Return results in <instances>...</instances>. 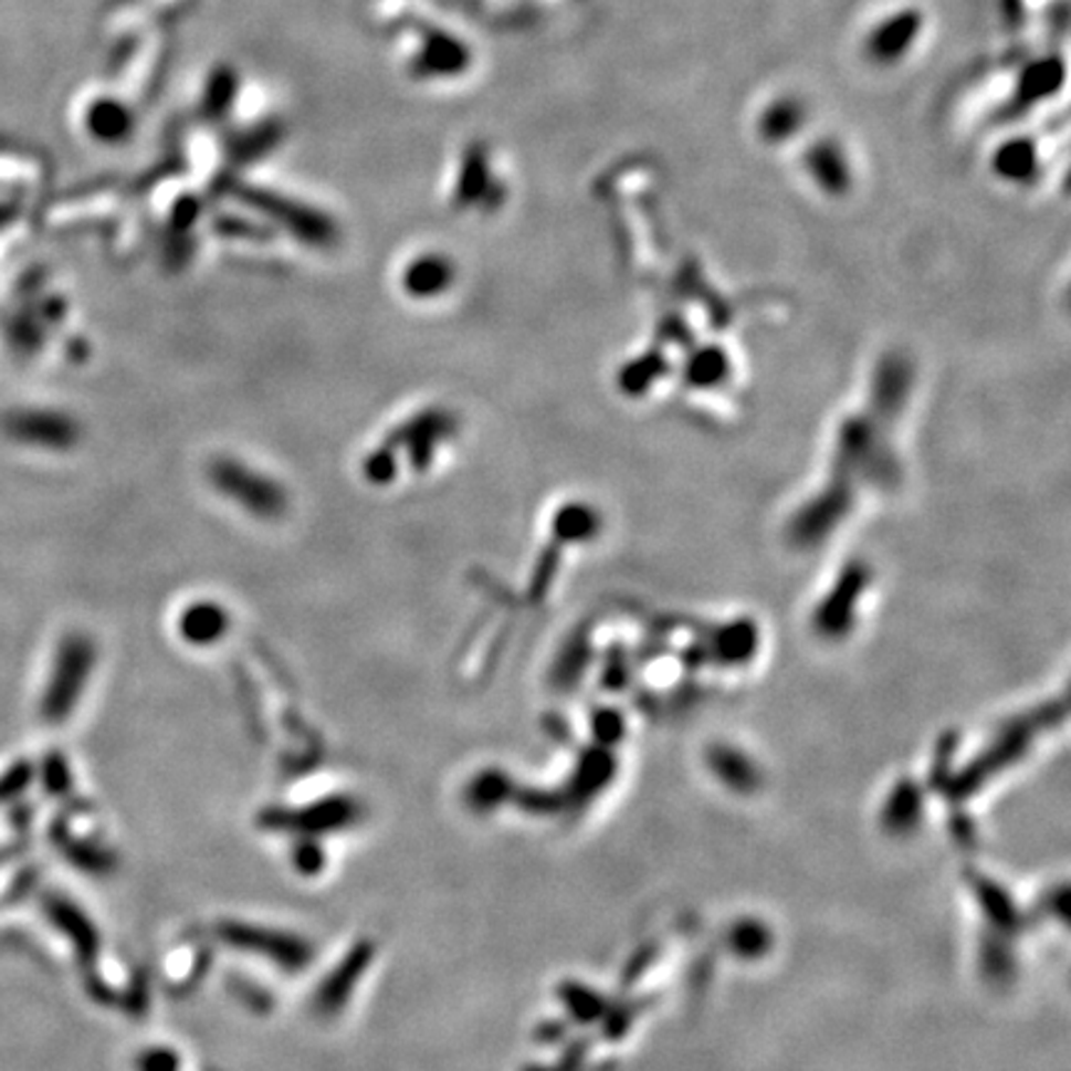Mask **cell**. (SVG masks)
<instances>
[{
  "mask_svg": "<svg viewBox=\"0 0 1071 1071\" xmlns=\"http://www.w3.org/2000/svg\"><path fill=\"white\" fill-rule=\"evenodd\" d=\"M449 279L447 263L440 259H424L414 261L412 269L407 271V285H410L412 293H434L442 291L444 283Z\"/></svg>",
  "mask_w": 1071,
  "mask_h": 1071,
  "instance_id": "6da1fadb",
  "label": "cell"
}]
</instances>
